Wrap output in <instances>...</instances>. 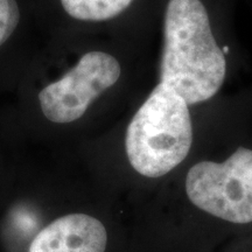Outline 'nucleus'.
Masks as SVG:
<instances>
[{
  "label": "nucleus",
  "instance_id": "nucleus-3",
  "mask_svg": "<svg viewBox=\"0 0 252 252\" xmlns=\"http://www.w3.org/2000/svg\"><path fill=\"white\" fill-rule=\"evenodd\" d=\"M186 190L195 206L236 224L252 222V150L239 147L224 162L189 169Z\"/></svg>",
  "mask_w": 252,
  "mask_h": 252
},
{
  "label": "nucleus",
  "instance_id": "nucleus-7",
  "mask_svg": "<svg viewBox=\"0 0 252 252\" xmlns=\"http://www.w3.org/2000/svg\"><path fill=\"white\" fill-rule=\"evenodd\" d=\"M20 21L17 0H0V46L7 41Z\"/></svg>",
  "mask_w": 252,
  "mask_h": 252
},
{
  "label": "nucleus",
  "instance_id": "nucleus-1",
  "mask_svg": "<svg viewBox=\"0 0 252 252\" xmlns=\"http://www.w3.org/2000/svg\"><path fill=\"white\" fill-rule=\"evenodd\" d=\"M226 61L201 0H169L163 26L160 83L188 105L217 94L225 78Z\"/></svg>",
  "mask_w": 252,
  "mask_h": 252
},
{
  "label": "nucleus",
  "instance_id": "nucleus-5",
  "mask_svg": "<svg viewBox=\"0 0 252 252\" xmlns=\"http://www.w3.org/2000/svg\"><path fill=\"white\" fill-rule=\"evenodd\" d=\"M106 241L100 220L86 214H70L41 230L30 252H105Z\"/></svg>",
  "mask_w": 252,
  "mask_h": 252
},
{
  "label": "nucleus",
  "instance_id": "nucleus-6",
  "mask_svg": "<svg viewBox=\"0 0 252 252\" xmlns=\"http://www.w3.org/2000/svg\"><path fill=\"white\" fill-rule=\"evenodd\" d=\"M133 0H61L64 11L82 21H105L116 18Z\"/></svg>",
  "mask_w": 252,
  "mask_h": 252
},
{
  "label": "nucleus",
  "instance_id": "nucleus-4",
  "mask_svg": "<svg viewBox=\"0 0 252 252\" xmlns=\"http://www.w3.org/2000/svg\"><path fill=\"white\" fill-rule=\"evenodd\" d=\"M121 74V64L112 55L87 53L64 76L40 91L42 113L58 124L77 121L97 97L115 86Z\"/></svg>",
  "mask_w": 252,
  "mask_h": 252
},
{
  "label": "nucleus",
  "instance_id": "nucleus-2",
  "mask_svg": "<svg viewBox=\"0 0 252 252\" xmlns=\"http://www.w3.org/2000/svg\"><path fill=\"white\" fill-rule=\"evenodd\" d=\"M193 141L188 104L159 83L126 131V154L131 166L147 178L166 175L187 157Z\"/></svg>",
  "mask_w": 252,
  "mask_h": 252
}]
</instances>
